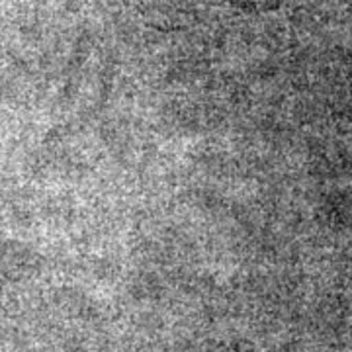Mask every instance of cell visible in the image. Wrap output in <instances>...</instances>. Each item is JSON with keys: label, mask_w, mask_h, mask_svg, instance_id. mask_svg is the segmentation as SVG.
<instances>
[{"label": "cell", "mask_w": 352, "mask_h": 352, "mask_svg": "<svg viewBox=\"0 0 352 352\" xmlns=\"http://www.w3.org/2000/svg\"><path fill=\"white\" fill-rule=\"evenodd\" d=\"M280 0H139L141 6L159 16H190L208 18L210 14L227 16V12H256L278 4Z\"/></svg>", "instance_id": "obj_1"}]
</instances>
